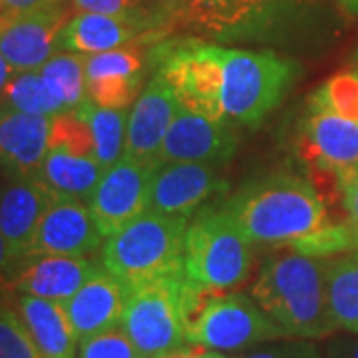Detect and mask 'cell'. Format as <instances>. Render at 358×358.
<instances>
[{"mask_svg": "<svg viewBox=\"0 0 358 358\" xmlns=\"http://www.w3.org/2000/svg\"><path fill=\"white\" fill-rule=\"evenodd\" d=\"M143 80V60L134 46L86 56L88 98L103 108H128Z\"/></svg>", "mask_w": 358, "mask_h": 358, "instance_id": "44dd1931", "label": "cell"}, {"mask_svg": "<svg viewBox=\"0 0 358 358\" xmlns=\"http://www.w3.org/2000/svg\"><path fill=\"white\" fill-rule=\"evenodd\" d=\"M253 247L223 207L203 209L187 225L183 245L185 282L201 293H225L251 273Z\"/></svg>", "mask_w": 358, "mask_h": 358, "instance_id": "5b68a950", "label": "cell"}, {"mask_svg": "<svg viewBox=\"0 0 358 358\" xmlns=\"http://www.w3.org/2000/svg\"><path fill=\"white\" fill-rule=\"evenodd\" d=\"M78 358H143L120 327L78 345Z\"/></svg>", "mask_w": 358, "mask_h": 358, "instance_id": "f546056e", "label": "cell"}, {"mask_svg": "<svg viewBox=\"0 0 358 358\" xmlns=\"http://www.w3.org/2000/svg\"><path fill=\"white\" fill-rule=\"evenodd\" d=\"M189 289L187 343L217 352H235L291 338L265 310L241 293H201Z\"/></svg>", "mask_w": 358, "mask_h": 358, "instance_id": "52a82bcc", "label": "cell"}, {"mask_svg": "<svg viewBox=\"0 0 358 358\" xmlns=\"http://www.w3.org/2000/svg\"><path fill=\"white\" fill-rule=\"evenodd\" d=\"M103 235L90 213L88 205L80 199L56 197L28 251L34 255L90 257L102 247Z\"/></svg>", "mask_w": 358, "mask_h": 358, "instance_id": "5bb4252c", "label": "cell"}, {"mask_svg": "<svg viewBox=\"0 0 358 358\" xmlns=\"http://www.w3.org/2000/svg\"><path fill=\"white\" fill-rule=\"evenodd\" d=\"M0 13H2V0H0Z\"/></svg>", "mask_w": 358, "mask_h": 358, "instance_id": "ab89813d", "label": "cell"}, {"mask_svg": "<svg viewBox=\"0 0 358 358\" xmlns=\"http://www.w3.org/2000/svg\"><path fill=\"white\" fill-rule=\"evenodd\" d=\"M338 189L343 193V205L346 211V221L358 233V167L338 183Z\"/></svg>", "mask_w": 358, "mask_h": 358, "instance_id": "836d02e7", "label": "cell"}, {"mask_svg": "<svg viewBox=\"0 0 358 358\" xmlns=\"http://www.w3.org/2000/svg\"><path fill=\"white\" fill-rule=\"evenodd\" d=\"M90 257L34 255L20 263L14 293L62 303L70 301L100 271Z\"/></svg>", "mask_w": 358, "mask_h": 358, "instance_id": "d6986e66", "label": "cell"}, {"mask_svg": "<svg viewBox=\"0 0 358 358\" xmlns=\"http://www.w3.org/2000/svg\"><path fill=\"white\" fill-rule=\"evenodd\" d=\"M102 173L103 167L96 157L72 152L64 145H50L38 179L60 197L88 201Z\"/></svg>", "mask_w": 358, "mask_h": 358, "instance_id": "603a6c76", "label": "cell"}, {"mask_svg": "<svg viewBox=\"0 0 358 358\" xmlns=\"http://www.w3.org/2000/svg\"><path fill=\"white\" fill-rule=\"evenodd\" d=\"M68 13L60 4L28 10L0 13V54L14 72H34L60 52V32Z\"/></svg>", "mask_w": 358, "mask_h": 358, "instance_id": "30bf717a", "label": "cell"}, {"mask_svg": "<svg viewBox=\"0 0 358 358\" xmlns=\"http://www.w3.org/2000/svg\"><path fill=\"white\" fill-rule=\"evenodd\" d=\"M78 13L128 14L138 10L136 0H74Z\"/></svg>", "mask_w": 358, "mask_h": 358, "instance_id": "d6a6232c", "label": "cell"}, {"mask_svg": "<svg viewBox=\"0 0 358 358\" xmlns=\"http://www.w3.org/2000/svg\"><path fill=\"white\" fill-rule=\"evenodd\" d=\"M179 108L181 103L173 90L164 78L155 74L131 103L124 155L148 166H157L162 143Z\"/></svg>", "mask_w": 358, "mask_h": 358, "instance_id": "9a60e30c", "label": "cell"}, {"mask_svg": "<svg viewBox=\"0 0 358 358\" xmlns=\"http://www.w3.org/2000/svg\"><path fill=\"white\" fill-rule=\"evenodd\" d=\"M38 72L68 112L76 110L88 100L86 56L64 50L56 52Z\"/></svg>", "mask_w": 358, "mask_h": 358, "instance_id": "484cf974", "label": "cell"}, {"mask_svg": "<svg viewBox=\"0 0 358 358\" xmlns=\"http://www.w3.org/2000/svg\"><path fill=\"white\" fill-rule=\"evenodd\" d=\"M243 358H324L313 341L303 338H282L259 346Z\"/></svg>", "mask_w": 358, "mask_h": 358, "instance_id": "4dcf8cb0", "label": "cell"}, {"mask_svg": "<svg viewBox=\"0 0 358 358\" xmlns=\"http://www.w3.org/2000/svg\"><path fill=\"white\" fill-rule=\"evenodd\" d=\"M0 358H42L18 310L0 303Z\"/></svg>", "mask_w": 358, "mask_h": 358, "instance_id": "f1b7e54d", "label": "cell"}, {"mask_svg": "<svg viewBox=\"0 0 358 358\" xmlns=\"http://www.w3.org/2000/svg\"><path fill=\"white\" fill-rule=\"evenodd\" d=\"M225 189L227 181L219 173V167L181 162L159 164L152 173L148 211L189 219L199 207Z\"/></svg>", "mask_w": 358, "mask_h": 358, "instance_id": "8fae6325", "label": "cell"}, {"mask_svg": "<svg viewBox=\"0 0 358 358\" xmlns=\"http://www.w3.org/2000/svg\"><path fill=\"white\" fill-rule=\"evenodd\" d=\"M16 310L26 322L42 358H78L80 343L62 303L18 294Z\"/></svg>", "mask_w": 358, "mask_h": 358, "instance_id": "7402d4cb", "label": "cell"}, {"mask_svg": "<svg viewBox=\"0 0 358 358\" xmlns=\"http://www.w3.org/2000/svg\"><path fill=\"white\" fill-rule=\"evenodd\" d=\"M152 26L138 10L128 14L78 13L68 18L60 32V52L92 56L134 46L148 36H155Z\"/></svg>", "mask_w": 358, "mask_h": 358, "instance_id": "e0dca14e", "label": "cell"}, {"mask_svg": "<svg viewBox=\"0 0 358 358\" xmlns=\"http://www.w3.org/2000/svg\"><path fill=\"white\" fill-rule=\"evenodd\" d=\"M159 358H231L223 352H217V350H209V348H203V346H183V348H178L173 352H169L166 357Z\"/></svg>", "mask_w": 358, "mask_h": 358, "instance_id": "8d00e7d4", "label": "cell"}, {"mask_svg": "<svg viewBox=\"0 0 358 358\" xmlns=\"http://www.w3.org/2000/svg\"><path fill=\"white\" fill-rule=\"evenodd\" d=\"M303 155L341 183L358 167V122L329 110L308 108L301 129Z\"/></svg>", "mask_w": 358, "mask_h": 358, "instance_id": "4fadbf2b", "label": "cell"}, {"mask_svg": "<svg viewBox=\"0 0 358 358\" xmlns=\"http://www.w3.org/2000/svg\"><path fill=\"white\" fill-rule=\"evenodd\" d=\"M189 289L183 273L128 289L120 329L143 358H159L189 346Z\"/></svg>", "mask_w": 358, "mask_h": 358, "instance_id": "8992f818", "label": "cell"}, {"mask_svg": "<svg viewBox=\"0 0 358 358\" xmlns=\"http://www.w3.org/2000/svg\"><path fill=\"white\" fill-rule=\"evenodd\" d=\"M343 6H345L348 13L358 14V0H338Z\"/></svg>", "mask_w": 358, "mask_h": 358, "instance_id": "f35d334b", "label": "cell"}, {"mask_svg": "<svg viewBox=\"0 0 358 358\" xmlns=\"http://www.w3.org/2000/svg\"><path fill=\"white\" fill-rule=\"evenodd\" d=\"M159 76L179 103L229 128H257L277 110L301 66L273 50L201 38L167 40L154 52Z\"/></svg>", "mask_w": 358, "mask_h": 358, "instance_id": "6da1fadb", "label": "cell"}, {"mask_svg": "<svg viewBox=\"0 0 358 358\" xmlns=\"http://www.w3.org/2000/svg\"><path fill=\"white\" fill-rule=\"evenodd\" d=\"M154 167L124 155L103 169L86 201L103 239L148 211Z\"/></svg>", "mask_w": 358, "mask_h": 358, "instance_id": "9c48e42d", "label": "cell"}, {"mask_svg": "<svg viewBox=\"0 0 358 358\" xmlns=\"http://www.w3.org/2000/svg\"><path fill=\"white\" fill-rule=\"evenodd\" d=\"M235 128L181 106L162 143L157 166L181 162L221 167L235 155Z\"/></svg>", "mask_w": 358, "mask_h": 358, "instance_id": "7c38bea8", "label": "cell"}, {"mask_svg": "<svg viewBox=\"0 0 358 358\" xmlns=\"http://www.w3.org/2000/svg\"><path fill=\"white\" fill-rule=\"evenodd\" d=\"M253 245H296L333 225L320 192L294 173H275L221 205Z\"/></svg>", "mask_w": 358, "mask_h": 358, "instance_id": "7a4b0ae2", "label": "cell"}, {"mask_svg": "<svg viewBox=\"0 0 358 358\" xmlns=\"http://www.w3.org/2000/svg\"><path fill=\"white\" fill-rule=\"evenodd\" d=\"M52 122L46 115L22 114L0 106V176L4 179H38L50 150Z\"/></svg>", "mask_w": 358, "mask_h": 358, "instance_id": "2e32d148", "label": "cell"}, {"mask_svg": "<svg viewBox=\"0 0 358 358\" xmlns=\"http://www.w3.org/2000/svg\"><path fill=\"white\" fill-rule=\"evenodd\" d=\"M249 294L291 338L324 341L338 331L327 296V259L294 249L268 257Z\"/></svg>", "mask_w": 358, "mask_h": 358, "instance_id": "3957f363", "label": "cell"}, {"mask_svg": "<svg viewBox=\"0 0 358 358\" xmlns=\"http://www.w3.org/2000/svg\"><path fill=\"white\" fill-rule=\"evenodd\" d=\"M308 108L329 110L358 122V70L336 74L310 98Z\"/></svg>", "mask_w": 358, "mask_h": 358, "instance_id": "83f0119b", "label": "cell"}, {"mask_svg": "<svg viewBox=\"0 0 358 358\" xmlns=\"http://www.w3.org/2000/svg\"><path fill=\"white\" fill-rule=\"evenodd\" d=\"M14 76L13 66L6 62V58L0 54V106L4 102V94H6V88H8V82L10 78Z\"/></svg>", "mask_w": 358, "mask_h": 358, "instance_id": "74e56055", "label": "cell"}, {"mask_svg": "<svg viewBox=\"0 0 358 358\" xmlns=\"http://www.w3.org/2000/svg\"><path fill=\"white\" fill-rule=\"evenodd\" d=\"M76 112L88 124L94 141V154L103 169L114 166L120 157H124L128 108H103L88 98L76 108Z\"/></svg>", "mask_w": 358, "mask_h": 358, "instance_id": "cb8c5ba5", "label": "cell"}, {"mask_svg": "<svg viewBox=\"0 0 358 358\" xmlns=\"http://www.w3.org/2000/svg\"><path fill=\"white\" fill-rule=\"evenodd\" d=\"M187 219L145 211L102 245V267L126 287L183 273Z\"/></svg>", "mask_w": 358, "mask_h": 358, "instance_id": "277c9868", "label": "cell"}, {"mask_svg": "<svg viewBox=\"0 0 358 358\" xmlns=\"http://www.w3.org/2000/svg\"><path fill=\"white\" fill-rule=\"evenodd\" d=\"M2 106H8L22 114L46 115V117H56V115L68 112L64 103L60 102L46 86L38 70L14 72V76L8 82Z\"/></svg>", "mask_w": 358, "mask_h": 358, "instance_id": "4316f807", "label": "cell"}, {"mask_svg": "<svg viewBox=\"0 0 358 358\" xmlns=\"http://www.w3.org/2000/svg\"><path fill=\"white\" fill-rule=\"evenodd\" d=\"M20 259L10 251L6 239L0 233V294L14 293V279L20 268Z\"/></svg>", "mask_w": 358, "mask_h": 358, "instance_id": "1f68e13d", "label": "cell"}, {"mask_svg": "<svg viewBox=\"0 0 358 358\" xmlns=\"http://www.w3.org/2000/svg\"><path fill=\"white\" fill-rule=\"evenodd\" d=\"M324 358H358V334L352 336H329L322 348Z\"/></svg>", "mask_w": 358, "mask_h": 358, "instance_id": "e575fe53", "label": "cell"}, {"mask_svg": "<svg viewBox=\"0 0 358 358\" xmlns=\"http://www.w3.org/2000/svg\"><path fill=\"white\" fill-rule=\"evenodd\" d=\"M56 197L40 179H6L0 183V233L20 261L28 257L40 221Z\"/></svg>", "mask_w": 358, "mask_h": 358, "instance_id": "ac0fdd59", "label": "cell"}, {"mask_svg": "<svg viewBox=\"0 0 358 358\" xmlns=\"http://www.w3.org/2000/svg\"><path fill=\"white\" fill-rule=\"evenodd\" d=\"M301 0H166L169 18L215 42L261 40L289 24Z\"/></svg>", "mask_w": 358, "mask_h": 358, "instance_id": "ba28073f", "label": "cell"}, {"mask_svg": "<svg viewBox=\"0 0 358 358\" xmlns=\"http://www.w3.org/2000/svg\"><path fill=\"white\" fill-rule=\"evenodd\" d=\"M355 58H357V62H358V50H357V54H355Z\"/></svg>", "mask_w": 358, "mask_h": 358, "instance_id": "60d3db41", "label": "cell"}, {"mask_svg": "<svg viewBox=\"0 0 358 358\" xmlns=\"http://www.w3.org/2000/svg\"><path fill=\"white\" fill-rule=\"evenodd\" d=\"M60 4V0H2V13H28Z\"/></svg>", "mask_w": 358, "mask_h": 358, "instance_id": "d590c367", "label": "cell"}, {"mask_svg": "<svg viewBox=\"0 0 358 358\" xmlns=\"http://www.w3.org/2000/svg\"><path fill=\"white\" fill-rule=\"evenodd\" d=\"M126 299L128 287L103 267L100 268L70 301L64 303L78 343L117 329L122 322Z\"/></svg>", "mask_w": 358, "mask_h": 358, "instance_id": "ffe728a7", "label": "cell"}, {"mask_svg": "<svg viewBox=\"0 0 358 358\" xmlns=\"http://www.w3.org/2000/svg\"><path fill=\"white\" fill-rule=\"evenodd\" d=\"M327 296L336 327L358 334V253L327 259Z\"/></svg>", "mask_w": 358, "mask_h": 358, "instance_id": "d4e9b609", "label": "cell"}]
</instances>
